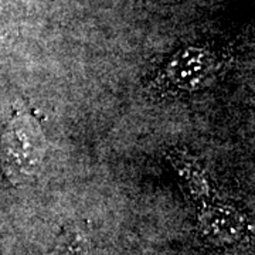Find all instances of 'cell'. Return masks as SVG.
<instances>
[{"label":"cell","mask_w":255,"mask_h":255,"mask_svg":"<svg viewBox=\"0 0 255 255\" xmlns=\"http://www.w3.org/2000/svg\"><path fill=\"white\" fill-rule=\"evenodd\" d=\"M46 156V136L34 114L14 110L0 137V169L14 187L31 182Z\"/></svg>","instance_id":"6da1fadb"},{"label":"cell","mask_w":255,"mask_h":255,"mask_svg":"<svg viewBox=\"0 0 255 255\" xmlns=\"http://www.w3.org/2000/svg\"><path fill=\"white\" fill-rule=\"evenodd\" d=\"M223 68L219 55L206 48L180 50L146 84L156 97H173L209 87Z\"/></svg>","instance_id":"7a4b0ae2"},{"label":"cell","mask_w":255,"mask_h":255,"mask_svg":"<svg viewBox=\"0 0 255 255\" xmlns=\"http://www.w3.org/2000/svg\"><path fill=\"white\" fill-rule=\"evenodd\" d=\"M199 223L203 233L214 241L230 243L240 236L243 219L237 210L220 201H200Z\"/></svg>","instance_id":"3957f363"},{"label":"cell","mask_w":255,"mask_h":255,"mask_svg":"<svg viewBox=\"0 0 255 255\" xmlns=\"http://www.w3.org/2000/svg\"><path fill=\"white\" fill-rule=\"evenodd\" d=\"M169 162H172L174 170L182 180L183 189L194 201H201L211 197V187L207 174L193 156L184 152L169 153Z\"/></svg>","instance_id":"277c9868"},{"label":"cell","mask_w":255,"mask_h":255,"mask_svg":"<svg viewBox=\"0 0 255 255\" xmlns=\"http://www.w3.org/2000/svg\"><path fill=\"white\" fill-rule=\"evenodd\" d=\"M55 255H91L87 234L81 228H70L55 248Z\"/></svg>","instance_id":"5b68a950"}]
</instances>
